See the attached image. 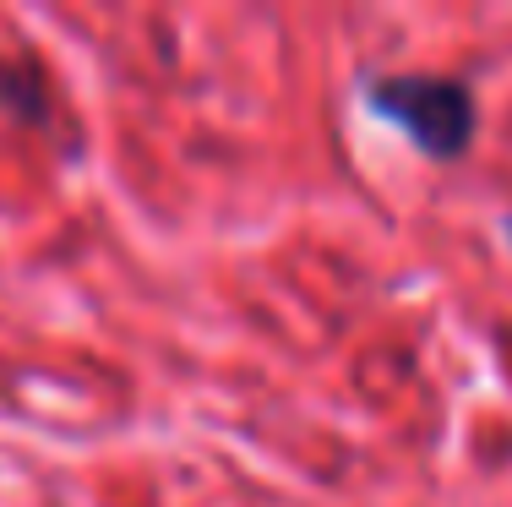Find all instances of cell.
Listing matches in <instances>:
<instances>
[{"label": "cell", "instance_id": "1", "mask_svg": "<svg viewBox=\"0 0 512 507\" xmlns=\"http://www.w3.org/2000/svg\"><path fill=\"white\" fill-rule=\"evenodd\" d=\"M371 110L404 126V137L431 159H458L474 142V93L453 77H376Z\"/></svg>", "mask_w": 512, "mask_h": 507}]
</instances>
